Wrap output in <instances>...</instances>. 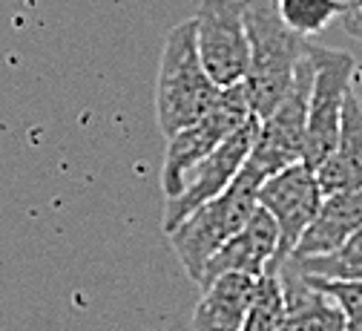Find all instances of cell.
<instances>
[{"label": "cell", "instance_id": "obj_1", "mask_svg": "<svg viewBox=\"0 0 362 331\" xmlns=\"http://www.w3.org/2000/svg\"><path fill=\"white\" fill-rule=\"evenodd\" d=\"M245 23L250 40V64L242 89L250 113L264 118L288 96L310 40L285 26L274 0H245Z\"/></svg>", "mask_w": 362, "mask_h": 331}, {"label": "cell", "instance_id": "obj_2", "mask_svg": "<svg viewBox=\"0 0 362 331\" xmlns=\"http://www.w3.org/2000/svg\"><path fill=\"white\" fill-rule=\"evenodd\" d=\"M221 89L207 75L199 46H196V23L193 18L178 23L161 50L158 78H156V121L158 130L170 138L204 118L210 107L218 101Z\"/></svg>", "mask_w": 362, "mask_h": 331}, {"label": "cell", "instance_id": "obj_3", "mask_svg": "<svg viewBox=\"0 0 362 331\" xmlns=\"http://www.w3.org/2000/svg\"><path fill=\"white\" fill-rule=\"evenodd\" d=\"M259 187L262 181L242 167L228 191L210 199L207 205H202L199 211H193L178 228L167 233L181 268L187 271L193 282L202 279L210 257L233 233H239L250 222V216L259 211Z\"/></svg>", "mask_w": 362, "mask_h": 331}, {"label": "cell", "instance_id": "obj_4", "mask_svg": "<svg viewBox=\"0 0 362 331\" xmlns=\"http://www.w3.org/2000/svg\"><path fill=\"white\" fill-rule=\"evenodd\" d=\"M310 50V43H308ZM310 84H313V61L310 52L299 61L293 84L279 107L259 118V130L253 138L250 156L245 170L259 181L270 179L274 173L299 164L305 156V130H308V101H310Z\"/></svg>", "mask_w": 362, "mask_h": 331}, {"label": "cell", "instance_id": "obj_5", "mask_svg": "<svg viewBox=\"0 0 362 331\" xmlns=\"http://www.w3.org/2000/svg\"><path fill=\"white\" fill-rule=\"evenodd\" d=\"M310 61H313V84H310V101H308V130H305V156L302 162L316 170L337 147L339 124L345 96L354 86L356 61L348 52L328 50V46L310 43Z\"/></svg>", "mask_w": 362, "mask_h": 331}, {"label": "cell", "instance_id": "obj_6", "mask_svg": "<svg viewBox=\"0 0 362 331\" xmlns=\"http://www.w3.org/2000/svg\"><path fill=\"white\" fill-rule=\"evenodd\" d=\"M250 104L242 84L221 89L218 101L210 107V113L204 118H199L196 124L178 130L175 135H170L167 145V156H164V167H161V191L167 199H173L181 184H185L187 173L204 162L224 138L233 135L247 118H250Z\"/></svg>", "mask_w": 362, "mask_h": 331}, {"label": "cell", "instance_id": "obj_7", "mask_svg": "<svg viewBox=\"0 0 362 331\" xmlns=\"http://www.w3.org/2000/svg\"><path fill=\"white\" fill-rule=\"evenodd\" d=\"M193 23L199 58L213 84L218 89L242 84L250 64L245 0H202Z\"/></svg>", "mask_w": 362, "mask_h": 331}, {"label": "cell", "instance_id": "obj_8", "mask_svg": "<svg viewBox=\"0 0 362 331\" xmlns=\"http://www.w3.org/2000/svg\"><path fill=\"white\" fill-rule=\"evenodd\" d=\"M256 130H259V118L250 116L233 135L224 138L204 162H199L187 173L181 191L173 199H167V205H164L161 225H164L167 233L173 228H178L193 211H199L202 205H207L210 199H216L218 193H224L233 184V179L239 176V170L245 167V162L250 156Z\"/></svg>", "mask_w": 362, "mask_h": 331}, {"label": "cell", "instance_id": "obj_9", "mask_svg": "<svg viewBox=\"0 0 362 331\" xmlns=\"http://www.w3.org/2000/svg\"><path fill=\"white\" fill-rule=\"evenodd\" d=\"M322 199H325V193L320 187V179H316V173L305 162L291 164L262 181L259 208L267 211L270 219L279 228V251H276L274 262H279L296 251L302 233L313 222Z\"/></svg>", "mask_w": 362, "mask_h": 331}, {"label": "cell", "instance_id": "obj_10", "mask_svg": "<svg viewBox=\"0 0 362 331\" xmlns=\"http://www.w3.org/2000/svg\"><path fill=\"white\" fill-rule=\"evenodd\" d=\"M276 251H279V228L267 211L259 208L250 216V222L210 257L199 286H207L221 274H247L259 279L267 271V265L274 262Z\"/></svg>", "mask_w": 362, "mask_h": 331}, {"label": "cell", "instance_id": "obj_11", "mask_svg": "<svg viewBox=\"0 0 362 331\" xmlns=\"http://www.w3.org/2000/svg\"><path fill=\"white\" fill-rule=\"evenodd\" d=\"M256 286L259 279L247 274H221L202 286V297L193 311V331H242Z\"/></svg>", "mask_w": 362, "mask_h": 331}, {"label": "cell", "instance_id": "obj_12", "mask_svg": "<svg viewBox=\"0 0 362 331\" xmlns=\"http://www.w3.org/2000/svg\"><path fill=\"white\" fill-rule=\"evenodd\" d=\"M322 193H342L362 187V99L351 86L342 107V124L334 153L313 170Z\"/></svg>", "mask_w": 362, "mask_h": 331}, {"label": "cell", "instance_id": "obj_13", "mask_svg": "<svg viewBox=\"0 0 362 331\" xmlns=\"http://www.w3.org/2000/svg\"><path fill=\"white\" fill-rule=\"evenodd\" d=\"M362 228V187L356 191L331 193L322 199L313 222L302 233V240L291 257H320L337 251L345 240Z\"/></svg>", "mask_w": 362, "mask_h": 331}, {"label": "cell", "instance_id": "obj_14", "mask_svg": "<svg viewBox=\"0 0 362 331\" xmlns=\"http://www.w3.org/2000/svg\"><path fill=\"white\" fill-rule=\"evenodd\" d=\"M293 262L320 279H345V282H362V228L345 240L337 251L320 254V257H293Z\"/></svg>", "mask_w": 362, "mask_h": 331}, {"label": "cell", "instance_id": "obj_15", "mask_svg": "<svg viewBox=\"0 0 362 331\" xmlns=\"http://www.w3.org/2000/svg\"><path fill=\"white\" fill-rule=\"evenodd\" d=\"M288 29L302 38L322 32L334 18L342 15V0H274Z\"/></svg>", "mask_w": 362, "mask_h": 331}, {"label": "cell", "instance_id": "obj_16", "mask_svg": "<svg viewBox=\"0 0 362 331\" xmlns=\"http://www.w3.org/2000/svg\"><path fill=\"white\" fill-rule=\"evenodd\" d=\"M282 320H285V294H282L276 271L267 268L259 276L256 297L242 322V331H279Z\"/></svg>", "mask_w": 362, "mask_h": 331}, {"label": "cell", "instance_id": "obj_17", "mask_svg": "<svg viewBox=\"0 0 362 331\" xmlns=\"http://www.w3.org/2000/svg\"><path fill=\"white\" fill-rule=\"evenodd\" d=\"M302 271V268H299ZM305 274V271H302ZM310 276V274H308ZM310 282L320 291H325L342 311L345 331H362V282H345V279H320L310 276Z\"/></svg>", "mask_w": 362, "mask_h": 331}, {"label": "cell", "instance_id": "obj_18", "mask_svg": "<svg viewBox=\"0 0 362 331\" xmlns=\"http://www.w3.org/2000/svg\"><path fill=\"white\" fill-rule=\"evenodd\" d=\"M342 23L351 35L362 38V0H342Z\"/></svg>", "mask_w": 362, "mask_h": 331}]
</instances>
